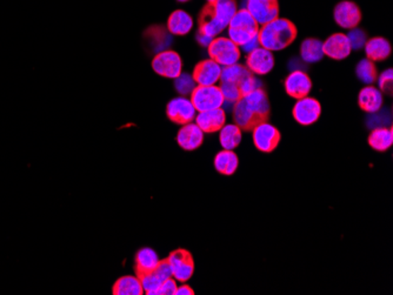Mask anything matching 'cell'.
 <instances>
[{"label":"cell","mask_w":393,"mask_h":295,"mask_svg":"<svg viewBox=\"0 0 393 295\" xmlns=\"http://www.w3.org/2000/svg\"><path fill=\"white\" fill-rule=\"evenodd\" d=\"M270 116V102L263 88H257L233 104V120L242 130L252 131Z\"/></svg>","instance_id":"cell-1"},{"label":"cell","mask_w":393,"mask_h":295,"mask_svg":"<svg viewBox=\"0 0 393 295\" xmlns=\"http://www.w3.org/2000/svg\"><path fill=\"white\" fill-rule=\"evenodd\" d=\"M221 93L225 102L235 104L239 99L245 97L257 88H262L260 81L254 78L252 72L240 64L223 67L221 76Z\"/></svg>","instance_id":"cell-2"},{"label":"cell","mask_w":393,"mask_h":295,"mask_svg":"<svg viewBox=\"0 0 393 295\" xmlns=\"http://www.w3.org/2000/svg\"><path fill=\"white\" fill-rule=\"evenodd\" d=\"M235 0H217L207 3L199 17V33L216 38L221 35L237 12Z\"/></svg>","instance_id":"cell-3"},{"label":"cell","mask_w":393,"mask_h":295,"mask_svg":"<svg viewBox=\"0 0 393 295\" xmlns=\"http://www.w3.org/2000/svg\"><path fill=\"white\" fill-rule=\"evenodd\" d=\"M297 35L298 31L291 20L278 17L262 25L258 32V39L262 47L274 52L291 45L297 38Z\"/></svg>","instance_id":"cell-4"},{"label":"cell","mask_w":393,"mask_h":295,"mask_svg":"<svg viewBox=\"0 0 393 295\" xmlns=\"http://www.w3.org/2000/svg\"><path fill=\"white\" fill-rule=\"evenodd\" d=\"M258 32L259 24L246 8L237 11L228 23V39H231L235 45H244L258 35Z\"/></svg>","instance_id":"cell-5"},{"label":"cell","mask_w":393,"mask_h":295,"mask_svg":"<svg viewBox=\"0 0 393 295\" xmlns=\"http://www.w3.org/2000/svg\"><path fill=\"white\" fill-rule=\"evenodd\" d=\"M211 59L219 64L221 67L231 66L238 63L240 49L231 39L216 37L207 47Z\"/></svg>","instance_id":"cell-6"},{"label":"cell","mask_w":393,"mask_h":295,"mask_svg":"<svg viewBox=\"0 0 393 295\" xmlns=\"http://www.w3.org/2000/svg\"><path fill=\"white\" fill-rule=\"evenodd\" d=\"M190 100L194 104L196 112H204L210 109H221L224 105V95L221 93L219 86H199L196 85L194 92L191 93Z\"/></svg>","instance_id":"cell-7"},{"label":"cell","mask_w":393,"mask_h":295,"mask_svg":"<svg viewBox=\"0 0 393 295\" xmlns=\"http://www.w3.org/2000/svg\"><path fill=\"white\" fill-rule=\"evenodd\" d=\"M152 67L156 73L164 78L175 79L182 73L183 61L178 53L172 49H165L157 53L152 60Z\"/></svg>","instance_id":"cell-8"},{"label":"cell","mask_w":393,"mask_h":295,"mask_svg":"<svg viewBox=\"0 0 393 295\" xmlns=\"http://www.w3.org/2000/svg\"><path fill=\"white\" fill-rule=\"evenodd\" d=\"M252 134L253 144L258 151L264 153L274 152L281 143V132L267 121L257 125L252 130Z\"/></svg>","instance_id":"cell-9"},{"label":"cell","mask_w":393,"mask_h":295,"mask_svg":"<svg viewBox=\"0 0 393 295\" xmlns=\"http://www.w3.org/2000/svg\"><path fill=\"white\" fill-rule=\"evenodd\" d=\"M168 260L172 270V277L176 279L177 282H187L192 278L194 272V261L189 251H173L168 258Z\"/></svg>","instance_id":"cell-10"},{"label":"cell","mask_w":393,"mask_h":295,"mask_svg":"<svg viewBox=\"0 0 393 295\" xmlns=\"http://www.w3.org/2000/svg\"><path fill=\"white\" fill-rule=\"evenodd\" d=\"M292 114L297 123L303 126H309L316 123L322 114V105L317 99L311 97L298 99L295 102V107L292 109Z\"/></svg>","instance_id":"cell-11"},{"label":"cell","mask_w":393,"mask_h":295,"mask_svg":"<svg viewBox=\"0 0 393 295\" xmlns=\"http://www.w3.org/2000/svg\"><path fill=\"white\" fill-rule=\"evenodd\" d=\"M166 114L171 121L178 125H187L194 121L196 109L190 99L178 97L171 100L166 107Z\"/></svg>","instance_id":"cell-12"},{"label":"cell","mask_w":393,"mask_h":295,"mask_svg":"<svg viewBox=\"0 0 393 295\" xmlns=\"http://www.w3.org/2000/svg\"><path fill=\"white\" fill-rule=\"evenodd\" d=\"M334 20L341 28L352 30L358 28L362 20V12L357 4L350 0H343L334 7Z\"/></svg>","instance_id":"cell-13"},{"label":"cell","mask_w":393,"mask_h":295,"mask_svg":"<svg viewBox=\"0 0 393 295\" xmlns=\"http://www.w3.org/2000/svg\"><path fill=\"white\" fill-rule=\"evenodd\" d=\"M246 10L259 25L279 17L278 0H246Z\"/></svg>","instance_id":"cell-14"},{"label":"cell","mask_w":393,"mask_h":295,"mask_svg":"<svg viewBox=\"0 0 393 295\" xmlns=\"http://www.w3.org/2000/svg\"><path fill=\"white\" fill-rule=\"evenodd\" d=\"M246 67L253 74L257 76H265L270 73L274 67V53L264 47H258L253 49L252 52L247 53L246 58Z\"/></svg>","instance_id":"cell-15"},{"label":"cell","mask_w":393,"mask_h":295,"mask_svg":"<svg viewBox=\"0 0 393 295\" xmlns=\"http://www.w3.org/2000/svg\"><path fill=\"white\" fill-rule=\"evenodd\" d=\"M285 91L291 98H305L312 90V80L304 71H292L285 80Z\"/></svg>","instance_id":"cell-16"},{"label":"cell","mask_w":393,"mask_h":295,"mask_svg":"<svg viewBox=\"0 0 393 295\" xmlns=\"http://www.w3.org/2000/svg\"><path fill=\"white\" fill-rule=\"evenodd\" d=\"M221 70L223 67L210 58L196 64L192 77L199 86H212L221 80Z\"/></svg>","instance_id":"cell-17"},{"label":"cell","mask_w":393,"mask_h":295,"mask_svg":"<svg viewBox=\"0 0 393 295\" xmlns=\"http://www.w3.org/2000/svg\"><path fill=\"white\" fill-rule=\"evenodd\" d=\"M194 120L204 133H216L219 132L226 124V113L221 107L210 109V111L198 112Z\"/></svg>","instance_id":"cell-18"},{"label":"cell","mask_w":393,"mask_h":295,"mask_svg":"<svg viewBox=\"0 0 393 295\" xmlns=\"http://www.w3.org/2000/svg\"><path fill=\"white\" fill-rule=\"evenodd\" d=\"M324 54L331 59L343 60L348 58L352 49L348 42V35L343 33H334L323 42Z\"/></svg>","instance_id":"cell-19"},{"label":"cell","mask_w":393,"mask_h":295,"mask_svg":"<svg viewBox=\"0 0 393 295\" xmlns=\"http://www.w3.org/2000/svg\"><path fill=\"white\" fill-rule=\"evenodd\" d=\"M204 132L196 124L183 125L177 134V143L185 151H194L203 144Z\"/></svg>","instance_id":"cell-20"},{"label":"cell","mask_w":393,"mask_h":295,"mask_svg":"<svg viewBox=\"0 0 393 295\" xmlns=\"http://www.w3.org/2000/svg\"><path fill=\"white\" fill-rule=\"evenodd\" d=\"M358 105L366 113L380 112L383 106V93L375 86H366L359 92Z\"/></svg>","instance_id":"cell-21"},{"label":"cell","mask_w":393,"mask_h":295,"mask_svg":"<svg viewBox=\"0 0 393 295\" xmlns=\"http://www.w3.org/2000/svg\"><path fill=\"white\" fill-rule=\"evenodd\" d=\"M145 38L148 40V46L151 47L156 54L169 49L172 44V35L168 31V28H162V26H152L148 28Z\"/></svg>","instance_id":"cell-22"},{"label":"cell","mask_w":393,"mask_h":295,"mask_svg":"<svg viewBox=\"0 0 393 295\" xmlns=\"http://www.w3.org/2000/svg\"><path fill=\"white\" fill-rule=\"evenodd\" d=\"M364 47H365L366 56L371 61L387 60L392 52V47L389 40L382 37L369 39Z\"/></svg>","instance_id":"cell-23"},{"label":"cell","mask_w":393,"mask_h":295,"mask_svg":"<svg viewBox=\"0 0 393 295\" xmlns=\"http://www.w3.org/2000/svg\"><path fill=\"white\" fill-rule=\"evenodd\" d=\"M194 28V19L183 10H177L171 13L168 20V31L171 35H185Z\"/></svg>","instance_id":"cell-24"},{"label":"cell","mask_w":393,"mask_h":295,"mask_svg":"<svg viewBox=\"0 0 393 295\" xmlns=\"http://www.w3.org/2000/svg\"><path fill=\"white\" fill-rule=\"evenodd\" d=\"M159 261L160 260H159L158 254L156 253L152 248L145 247V248L138 251L137 255H136V272H137L138 278L155 271Z\"/></svg>","instance_id":"cell-25"},{"label":"cell","mask_w":393,"mask_h":295,"mask_svg":"<svg viewBox=\"0 0 393 295\" xmlns=\"http://www.w3.org/2000/svg\"><path fill=\"white\" fill-rule=\"evenodd\" d=\"M238 155L233 151L223 150L214 157V169L223 176L235 174V171L238 169Z\"/></svg>","instance_id":"cell-26"},{"label":"cell","mask_w":393,"mask_h":295,"mask_svg":"<svg viewBox=\"0 0 393 295\" xmlns=\"http://www.w3.org/2000/svg\"><path fill=\"white\" fill-rule=\"evenodd\" d=\"M300 56L303 61L307 64L318 63L323 59V42L319 39L307 38L302 42L300 45Z\"/></svg>","instance_id":"cell-27"},{"label":"cell","mask_w":393,"mask_h":295,"mask_svg":"<svg viewBox=\"0 0 393 295\" xmlns=\"http://www.w3.org/2000/svg\"><path fill=\"white\" fill-rule=\"evenodd\" d=\"M219 141L223 150L233 151L238 148L242 141V128L235 124H225L223 128L219 131Z\"/></svg>","instance_id":"cell-28"},{"label":"cell","mask_w":393,"mask_h":295,"mask_svg":"<svg viewBox=\"0 0 393 295\" xmlns=\"http://www.w3.org/2000/svg\"><path fill=\"white\" fill-rule=\"evenodd\" d=\"M113 295H143L141 279L132 275H125L117 280L112 289Z\"/></svg>","instance_id":"cell-29"},{"label":"cell","mask_w":393,"mask_h":295,"mask_svg":"<svg viewBox=\"0 0 393 295\" xmlns=\"http://www.w3.org/2000/svg\"><path fill=\"white\" fill-rule=\"evenodd\" d=\"M393 131L387 127H377L371 132L369 145L375 151L385 152L392 146Z\"/></svg>","instance_id":"cell-30"},{"label":"cell","mask_w":393,"mask_h":295,"mask_svg":"<svg viewBox=\"0 0 393 295\" xmlns=\"http://www.w3.org/2000/svg\"><path fill=\"white\" fill-rule=\"evenodd\" d=\"M356 73H357L359 80L363 81L366 85L373 84L377 80V78H378L375 61H371L368 58L359 61L358 65L356 67Z\"/></svg>","instance_id":"cell-31"},{"label":"cell","mask_w":393,"mask_h":295,"mask_svg":"<svg viewBox=\"0 0 393 295\" xmlns=\"http://www.w3.org/2000/svg\"><path fill=\"white\" fill-rule=\"evenodd\" d=\"M175 88L182 97H185V95H191L196 88V84L191 74L182 72L178 77L175 78Z\"/></svg>","instance_id":"cell-32"},{"label":"cell","mask_w":393,"mask_h":295,"mask_svg":"<svg viewBox=\"0 0 393 295\" xmlns=\"http://www.w3.org/2000/svg\"><path fill=\"white\" fill-rule=\"evenodd\" d=\"M139 279H141V287H143L145 294L158 295L159 289H160L163 282L153 272L143 275Z\"/></svg>","instance_id":"cell-33"},{"label":"cell","mask_w":393,"mask_h":295,"mask_svg":"<svg viewBox=\"0 0 393 295\" xmlns=\"http://www.w3.org/2000/svg\"><path fill=\"white\" fill-rule=\"evenodd\" d=\"M348 38L352 49H363L368 42V35L362 28H352L351 31L348 32Z\"/></svg>","instance_id":"cell-34"},{"label":"cell","mask_w":393,"mask_h":295,"mask_svg":"<svg viewBox=\"0 0 393 295\" xmlns=\"http://www.w3.org/2000/svg\"><path fill=\"white\" fill-rule=\"evenodd\" d=\"M392 68L384 71L383 73L378 77V85H380V92H384L387 95H392Z\"/></svg>","instance_id":"cell-35"},{"label":"cell","mask_w":393,"mask_h":295,"mask_svg":"<svg viewBox=\"0 0 393 295\" xmlns=\"http://www.w3.org/2000/svg\"><path fill=\"white\" fill-rule=\"evenodd\" d=\"M153 273H155L163 282L168 280V279L173 278L172 270H171V266H170L168 259L159 261V264L157 265V267H156Z\"/></svg>","instance_id":"cell-36"},{"label":"cell","mask_w":393,"mask_h":295,"mask_svg":"<svg viewBox=\"0 0 393 295\" xmlns=\"http://www.w3.org/2000/svg\"><path fill=\"white\" fill-rule=\"evenodd\" d=\"M177 280L175 278H170L163 282L159 289L158 295H175L177 291Z\"/></svg>","instance_id":"cell-37"},{"label":"cell","mask_w":393,"mask_h":295,"mask_svg":"<svg viewBox=\"0 0 393 295\" xmlns=\"http://www.w3.org/2000/svg\"><path fill=\"white\" fill-rule=\"evenodd\" d=\"M242 47V51L246 53L252 52L253 49H258L260 47V42L259 39H258V35H256L254 38L251 39L250 42H246L244 45L240 46Z\"/></svg>","instance_id":"cell-38"},{"label":"cell","mask_w":393,"mask_h":295,"mask_svg":"<svg viewBox=\"0 0 393 295\" xmlns=\"http://www.w3.org/2000/svg\"><path fill=\"white\" fill-rule=\"evenodd\" d=\"M213 40V38H210L207 35H203V33H196V42H199L200 45L204 46V47H209L211 42Z\"/></svg>","instance_id":"cell-39"},{"label":"cell","mask_w":393,"mask_h":295,"mask_svg":"<svg viewBox=\"0 0 393 295\" xmlns=\"http://www.w3.org/2000/svg\"><path fill=\"white\" fill-rule=\"evenodd\" d=\"M194 289H191L189 285L180 286L177 287L176 294L175 295H194Z\"/></svg>","instance_id":"cell-40"},{"label":"cell","mask_w":393,"mask_h":295,"mask_svg":"<svg viewBox=\"0 0 393 295\" xmlns=\"http://www.w3.org/2000/svg\"><path fill=\"white\" fill-rule=\"evenodd\" d=\"M177 1H180V3H187L189 0H177Z\"/></svg>","instance_id":"cell-41"},{"label":"cell","mask_w":393,"mask_h":295,"mask_svg":"<svg viewBox=\"0 0 393 295\" xmlns=\"http://www.w3.org/2000/svg\"><path fill=\"white\" fill-rule=\"evenodd\" d=\"M207 3H213V1H217V0H206Z\"/></svg>","instance_id":"cell-42"}]
</instances>
